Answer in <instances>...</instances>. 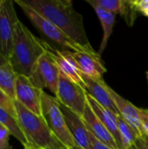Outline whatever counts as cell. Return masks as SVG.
<instances>
[{
  "instance_id": "6da1fadb",
  "label": "cell",
  "mask_w": 148,
  "mask_h": 149,
  "mask_svg": "<svg viewBox=\"0 0 148 149\" xmlns=\"http://www.w3.org/2000/svg\"><path fill=\"white\" fill-rule=\"evenodd\" d=\"M22 2L51 21L88 52L98 53L89 42L83 16L75 10L72 0H22Z\"/></svg>"
},
{
  "instance_id": "7a4b0ae2",
  "label": "cell",
  "mask_w": 148,
  "mask_h": 149,
  "mask_svg": "<svg viewBox=\"0 0 148 149\" xmlns=\"http://www.w3.org/2000/svg\"><path fill=\"white\" fill-rule=\"evenodd\" d=\"M44 52L45 41L35 37L21 21H18L9 58L15 72L30 78L37 62Z\"/></svg>"
},
{
  "instance_id": "3957f363",
  "label": "cell",
  "mask_w": 148,
  "mask_h": 149,
  "mask_svg": "<svg viewBox=\"0 0 148 149\" xmlns=\"http://www.w3.org/2000/svg\"><path fill=\"white\" fill-rule=\"evenodd\" d=\"M14 106L28 145L35 149L67 148L52 134L42 116L33 113L17 100H14Z\"/></svg>"
},
{
  "instance_id": "277c9868",
  "label": "cell",
  "mask_w": 148,
  "mask_h": 149,
  "mask_svg": "<svg viewBox=\"0 0 148 149\" xmlns=\"http://www.w3.org/2000/svg\"><path fill=\"white\" fill-rule=\"evenodd\" d=\"M15 3L20 6L24 15L28 17L31 23L38 29V31L50 41H51L55 45H58L63 49H69L71 52L72 51L88 52L84 47H82L80 45L73 41L71 38H69L65 32L58 29L51 21L41 16L38 12H37L30 6L24 4L22 2V0H16Z\"/></svg>"
},
{
  "instance_id": "5b68a950",
  "label": "cell",
  "mask_w": 148,
  "mask_h": 149,
  "mask_svg": "<svg viewBox=\"0 0 148 149\" xmlns=\"http://www.w3.org/2000/svg\"><path fill=\"white\" fill-rule=\"evenodd\" d=\"M41 107V115L52 134L67 148L72 149L75 148L76 144L67 128L58 100L43 91Z\"/></svg>"
},
{
  "instance_id": "8992f818",
  "label": "cell",
  "mask_w": 148,
  "mask_h": 149,
  "mask_svg": "<svg viewBox=\"0 0 148 149\" xmlns=\"http://www.w3.org/2000/svg\"><path fill=\"white\" fill-rule=\"evenodd\" d=\"M60 78V70L52 56L45 50V52L37 62L31 75V82L38 88L48 89L56 97Z\"/></svg>"
},
{
  "instance_id": "52a82bcc",
  "label": "cell",
  "mask_w": 148,
  "mask_h": 149,
  "mask_svg": "<svg viewBox=\"0 0 148 149\" xmlns=\"http://www.w3.org/2000/svg\"><path fill=\"white\" fill-rule=\"evenodd\" d=\"M58 101L83 118L87 106V93L79 84L60 73L58 93L55 97Z\"/></svg>"
},
{
  "instance_id": "ba28073f",
  "label": "cell",
  "mask_w": 148,
  "mask_h": 149,
  "mask_svg": "<svg viewBox=\"0 0 148 149\" xmlns=\"http://www.w3.org/2000/svg\"><path fill=\"white\" fill-rule=\"evenodd\" d=\"M18 21L14 2L2 0L0 3V52L8 59L11 54L15 28Z\"/></svg>"
},
{
  "instance_id": "9c48e42d",
  "label": "cell",
  "mask_w": 148,
  "mask_h": 149,
  "mask_svg": "<svg viewBox=\"0 0 148 149\" xmlns=\"http://www.w3.org/2000/svg\"><path fill=\"white\" fill-rule=\"evenodd\" d=\"M43 91L44 90L36 87L31 82L29 78L23 75L17 76L15 86V100L18 101L28 110L39 116H42L41 105Z\"/></svg>"
},
{
  "instance_id": "30bf717a",
  "label": "cell",
  "mask_w": 148,
  "mask_h": 149,
  "mask_svg": "<svg viewBox=\"0 0 148 149\" xmlns=\"http://www.w3.org/2000/svg\"><path fill=\"white\" fill-rule=\"evenodd\" d=\"M45 50L52 56L55 62L57 63L60 73L79 84L85 89V84L83 81V74L80 72L77 62L72 55L71 51L63 50L60 51L52 47L49 43L45 41Z\"/></svg>"
},
{
  "instance_id": "8fae6325",
  "label": "cell",
  "mask_w": 148,
  "mask_h": 149,
  "mask_svg": "<svg viewBox=\"0 0 148 149\" xmlns=\"http://www.w3.org/2000/svg\"><path fill=\"white\" fill-rule=\"evenodd\" d=\"M59 106L67 128L76 144V147L79 149H91L89 131L83 118L60 103Z\"/></svg>"
},
{
  "instance_id": "7c38bea8",
  "label": "cell",
  "mask_w": 148,
  "mask_h": 149,
  "mask_svg": "<svg viewBox=\"0 0 148 149\" xmlns=\"http://www.w3.org/2000/svg\"><path fill=\"white\" fill-rule=\"evenodd\" d=\"M83 81L85 90L88 95L115 115L120 114L115 102L108 91V85L104 79H97L83 74Z\"/></svg>"
},
{
  "instance_id": "4fadbf2b",
  "label": "cell",
  "mask_w": 148,
  "mask_h": 149,
  "mask_svg": "<svg viewBox=\"0 0 148 149\" xmlns=\"http://www.w3.org/2000/svg\"><path fill=\"white\" fill-rule=\"evenodd\" d=\"M82 74L97 79H104L106 68L99 53L92 54L85 52H72Z\"/></svg>"
},
{
  "instance_id": "5bb4252c",
  "label": "cell",
  "mask_w": 148,
  "mask_h": 149,
  "mask_svg": "<svg viewBox=\"0 0 148 149\" xmlns=\"http://www.w3.org/2000/svg\"><path fill=\"white\" fill-rule=\"evenodd\" d=\"M108 91H109L113 100L115 102V105L117 107L120 115L136 131V133L139 134V136L140 134H144L145 132L143 130L141 121L140 119L139 107H135L130 101H128L127 100H126L125 98L120 96L113 89H112L109 86H108Z\"/></svg>"
},
{
  "instance_id": "9a60e30c",
  "label": "cell",
  "mask_w": 148,
  "mask_h": 149,
  "mask_svg": "<svg viewBox=\"0 0 148 149\" xmlns=\"http://www.w3.org/2000/svg\"><path fill=\"white\" fill-rule=\"evenodd\" d=\"M86 2L92 6H99L112 13L120 14L130 26L133 24L138 12L132 0H86Z\"/></svg>"
},
{
  "instance_id": "2e32d148",
  "label": "cell",
  "mask_w": 148,
  "mask_h": 149,
  "mask_svg": "<svg viewBox=\"0 0 148 149\" xmlns=\"http://www.w3.org/2000/svg\"><path fill=\"white\" fill-rule=\"evenodd\" d=\"M83 120L85 124L88 129V131L99 141L108 146L113 149H119V147L113 138V136L110 134L107 128L103 125V123L99 120V118L95 115L92 108L87 103V106L85 110V113L83 116Z\"/></svg>"
},
{
  "instance_id": "e0dca14e",
  "label": "cell",
  "mask_w": 148,
  "mask_h": 149,
  "mask_svg": "<svg viewBox=\"0 0 148 149\" xmlns=\"http://www.w3.org/2000/svg\"><path fill=\"white\" fill-rule=\"evenodd\" d=\"M87 103L92 108V110L93 111V113H95V115L99 118V120L103 123V125L107 128L110 134L113 136L119 147V149H123L122 141L118 127L117 115H115L111 111L102 107L88 94H87Z\"/></svg>"
},
{
  "instance_id": "ac0fdd59",
  "label": "cell",
  "mask_w": 148,
  "mask_h": 149,
  "mask_svg": "<svg viewBox=\"0 0 148 149\" xmlns=\"http://www.w3.org/2000/svg\"><path fill=\"white\" fill-rule=\"evenodd\" d=\"M92 7H93L99 19L100 20V23L103 28V38L99 46V51L98 52V53L101 55V53L104 52V50L106 47L109 38L111 37L113 33L116 14L107 11L99 6H92Z\"/></svg>"
},
{
  "instance_id": "d6986e66",
  "label": "cell",
  "mask_w": 148,
  "mask_h": 149,
  "mask_svg": "<svg viewBox=\"0 0 148 149\" xmlns=\"http://www.w3.org/2000/svg\"><path fill=\"white\" fill-rule=\"evenodd\" d=\"M17 74L15 72L10 63L0 65V89L12 100H16L15 86Z\"/></svg>"
},
{
  "instance_id": "ffe728a7",
  "label": "cell",
  "mask_w": 148,
  "mask_h": 149,
  "mask_svg": "<svg viewBox=\"0 0 148 149\" xmlns=\"http://www.w3.org/2000/svg\"><path fill=\"white\" fill-rule=\"evenodd\" d=\"M0 125L7 128L10 133V135L14 136L24 146L28 145V142L19 126L17 119L11 115L2 107H0Z\"/></svg>"
},
{
  "instance_id": "44dd1931",
  "label": "cell",
  "mask_w": 148,
  "mask_h": 149,
  "mask_svg": "<svg viewBox=\"0 0 148 149\" xmlns=\"http://www.w3.org/2000/svg\"><path fill=\"white\" fill-rule=\"evenodd\" d=\"M117 120L123 149L129 148L134 145L137 138L139 137V134L120 114L117 115Z\"/></svg>"
},
{
  "instance_id": "7402d4cb",
  "label": "cell",
  "mask_w": 148,
  "mask_h": 149,
  "mask_svg": "<svg viewBox=\"0 0 148 149\" xmlns=\"http://www.w3.org/2000/svg\"><path fill=\"white\" fill-rule=\"evenodd\" d=\"M0 107L4 108L7 112H9L11 115H13L15 118L17 119L15 106H14V100H12L5 93H3L0 89Z\"/></svg>"
},
{
  "instance_id": "603a6c76",
  "label": "cell",
  "mask_w": 148,
  "mask_h": 149,
  "mask_svg": "<svg viewBox=\"0 0 148 149\" xmlns=\"http://www.w3.org/2000/svg\"><path fill=\"white\" fill-rule=\"evenodd\" d=\"M10 133L7 128L0 125V149H11L10 144Z\"/></svg>"
},
{
  "instance_id": "cb8c5ba5",
  "label": "cell",
  "mask_w": 148,
  "mask_h": 149,
  "mask_svg": "<svg viewBox=\"0 0 148 149\" xmlns=\"http://www.w3.org/2000/svg\"><path fill=\"white\" fill-rule=\"evenodd\" d=\"M89 137H90V143H91V149H113L109 148L108 146H106V144H104L103 142H101L100 141H99L98 139H96L90 132H89ZM72 149H79L77 147L73 148Z\"/></svg>"
},
{
  "instance_id": "d4e9b609",
  "label": "cell",
  "mask_w": 148,
  "mask_h": 149,
  "mask_svg": "<svg viewBox=\"0 0 148 149\" xmlns=\"http://www.w3.org/2000/svg\"><path fill=\"white\" fill-rule=\"evenodd\" d=\"M139 114L143 130L148 136V109L139 108Z\"/></svg>"
},
{
  "instance_id": "484cf974",
  "label": "cell",
  "mask_w": 148,
  "mask_h": 149,
  "mask_svg": "<svg viewBox=\"0 0 148 149\" xmlns=\"http://www.w3.org/2000/svg\"><path fill=\"white\" fill-rule=\"evenodd\" d=\"M133 4L138 12L142 13L148 17V0H137L133 1Z\"/></svg>"
},
{
  "instance_id": "4316f807",
  "label": "cell",
  "mask_w": 148,
  "mask_h": 149,
  "mask_svg": "<svg viewBox=\"0 0 148 149\" xmlns=\"http://www.w3.org/2000/svg\"><path fill=\"white\" fill-rule=\"evenodd\" d=\"M134 147L136 149H148V136L146 133L140 134L137 138Z\"/></svg>"
},
{
  "instance_id": "83f0119b",
  "label": "cell",
  "mask_w": 148,
  "mask_h": 149,
  "mask_svg": "<svg viewBox=\"0 0 148 149\" xmlns=\"http://www.w3.org/2000/svg\"><path fill=\"white\" fill-rule=\"evenodd\" d=\"M8 62H9V59H8L7 58H5V57L2 54V52H0V65H5V64H7Z\"/></svg>"
},
{
  "instance_id": "f1b7e54d",
  "label": "cell",
  "mask_w": 148,
  "mask_h": 149,
  "mask_svg": "<svg viewBox=\"0 0 148 149\" xmlns=\"http://www.w3.org/2000/svg\"><path fill=\"white\" fill-rule=\"evenodd\" d=\"M24 149H35L34 148H32L31 146L30 145H26V146H24Z\"/></svg>"
},
{
  "instance_id": "f546056e",
  "label": "cell",
  "mask_w": 148,
  "mask_h": 149,
  "mask_svg": "<svg viewBox=\"0 0 148 149\" xmlns=\"http://www.w3.org/2000/svg\"><path fill=\"white\" fill-rule=\"evenodd\" d=\"M127 149H136V148L134 147V145L133 146H132V147H130L129 148H127Z\"/></svg>"
},
{
  "instance_id": "4dcf8cb0",
  "label": "cell",
  "mask_w": 148,
  "mask_h": 149,
  "mask_svg": "<svg viewBox=\"0 0 148 149\" xmlns=\"http://www.w3.org/2000/svg\"><path fill=\"white\" fill-rule=\"evenodd\" d=\"M146 75H147V83H148V72H146Z\"/></svg>"
},
{
  "instance_id": "1f68e13d",
  "label": "cell",
  "mask_w": 148,
  "mask_h": 149,
  "mask_svg": "<svg viewBox=\"0 0 148 149\" xmlns=\"http://www.w3.org/2000/svg\"><path fill=\"white\" fill-rule=\"evenodd\" d=\"M1 1H2V0H0V3H1Z\"/></svg>"
},
{
  "instance_id": "d6a6232c",
  "label": "cell",
  "mask_w": 148,
  "mask_h": 149,
  "mask_svg": "<svg viewBox=\"0 0 148 149\" xmlns=\"http://www.w3.org/2000/svg\"><path fill=\"white\" fill-rule=\"evenodd\" d=\"M65 149H70V148H65Z\"/></svg>"
}]
</instances>
